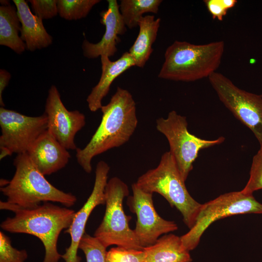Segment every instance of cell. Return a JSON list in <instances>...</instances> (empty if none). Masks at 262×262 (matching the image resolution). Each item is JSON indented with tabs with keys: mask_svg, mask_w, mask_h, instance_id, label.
Segmentation results:
<instances>
[{
	"mask_svg": "<svg viewBox=\"0 0 262 262\" xmlns=\"http://www.w3.org/2000/svg\"><path fill=\"white\" fill-rule=\"evenodd\" d=\"M100 109L102 118L95 132L84 148L76 150L77 162L87 173L92 170L94 157L128 142L138 124L136 104L126 89L117 87L109 102Z\"/></svg>",
	"mask_w": 262,
	"mask_h": 262,
	"instance_id": "obj_1",
	"label": "cell"
},
{
	"mask_svg": "<svg viewBox=\"0 0 262 262\" xmlns=\"http://www.w3.org/2000/svg\"><path fill=\"white\" fill-rule=\"evenodd\" d=\"M15 174L5 186L0 187L7 201L0 202L1 210L35 208L41 202H55L69 208L77 201L76 196L56 188L45 177L27 153L17 154L14 160Z\"/></svg>",
	"mask_w": 262,
	"mask_h": 262,
	"instance_id": "obj_2",
	"label": "cell"
},
{
	"mask_svg": "<svg viewBox=\"0 0 262 262\" xmlns=\"http://www.w3.org/2000/svg\"><path fill=\"white\" fill-rule=\"evenodd\" d=\"M15 215L7 217L1 228L10 233H26L37 237L45 248L43 262H58L61 255L57 250L59 235L71 225L76 212L49 202L31 209H16Z\"/></svg>",
	"mask_w": 262,
	"mask_h": 262,
	"instance_id": "obj_3",
	"label": "cell"
},
{
	"mask_svg": "<svg viewBox=\"0 0 262 262\" xmlns=\"http://www.w3.org/2000/svg\"><path fill=\"white\" fill-rule=\"evenodd\" d=\"M224 49L223 41L196 45L176 40L166 49L158 76L185 82L209 78L219 67Z\"/></svg>",
	"mask_w": 262,
	"mask_h": 262,
	"instance_id": "obj_4",
	"label": "cell"
},
{
	"mask_svg": "<svg viewBox=\"0 0 262 262\" xmlns=\"http://www.w3.org/2000/svg\"><path fill=\"white\" fill-rule=\"evenodd\" d=\"M143 191L162 196L181 213L185 225L191 229L195 224L202 204L188 192L185 181L169 151L161 156L158 165L140 176L135 182Z\"/></svg>",
	"mask_w": 262,
	"mask_h": 262,
	"instance_id": "obj_5",
	"label": "cell"
},
{
	"mask_svg": "<svg viewBox=\"0 0 262 262\" xmlns=\"http://www.w3.org/2000/svg\"><path fill=\"white\" fill-rule=\"evenodd\" d=\"M129 194L128 185L119 178L114 177L107 181L105 189V214L94 235L106 248L116 245L143 249L133 229L130 228L131 216L127 215L124 211L123 199Z\"/></svg>",
	"mask_w": 262,
	"mask_h": 262,
	"instance_id": "obj_6",
	"label": "cell"
},
{
	"mask_svg": "<svg viewBox=\"0 0 262 262\" xmlns=\"http://www.w3.org/2000/svg\"><path fill=\"white\" fill-rule=\"evenodd\" d=\"M187 127L186 117L174 110L169 113L166 118L160 117L156 120V129L167 139L169 151L185 181L199 151L220 144L225 140L222 136L214 140L201 139L190 133Z\"/></svg>",
	"mask_w": 262,
	"mask_h": 262,
	"instance_id": "obj_7",
	"label": "cell"
},
{
	"mask_svg": "<svg viewBox=\"0 0 262 262\" xmlns=\"http://www.w3.org/2000/svg\"><path fill=\"white\" fill-rule=\"evenodd\" d=\"M246 213L262 214V204L252 194L241 191L222 194L203 204L194 226L180 236L183 246L189 251L193 250L211 224L223 218Z\"/></svg>",
	"mask_w": 262,
	"mask_h": 262,
	"instance_id": "obj_8",
	"label": "cell"
},
{
	"mask_svg": "<svg viewBox=\"0 0 262 262\" xmlns=\"http://www.w3.org/2000/svg\"><path fill=\"white\" fill-rule=\"evenodd\" d=\"M209 80L220 100L241 123L248 128L262 147V95L236 86L222 74L215 72Z\"/></svg>",
	"mask_w": 262,
	"mask_h": 262,
	"instance_id": "obj_9",
	"label": "cell"
},
{
	"mask_svg": "<svg viewBox=\"0 0 262 262\" xmlns=\"http://www.w3.org/2000/svg\"><path fill=\"white\" fill-rule=\"evenodd\" d=\"M0 148L12 154L27 153L37 139L48 130L45 113L30 116L15 111L0 108Z\"/></svg>",
	"mask_w": 262,
	"mask_h": 262,
	"instance_id": "obj_10",
	"label": "cell"
},
{
	"mask_svg": "<svg viewBox=\"0 0 262 262\" xmlns=\"http://www.w3.org/2000/svg\"><path fill=\"white\" fill-rule=\"evenodd\" d=\"M131 188L133 194L129 197L128 204L130 211L136 215L133 230L143 248L154 244L162 234L178 229L174 221L165 220L157 213L152 193L143 191L135 183Z\"/></svg>",
	"mask_w": 262,
	"mask_h": 262,
	"instance_id": "obj_11",
	"label": "cell"
},
{
	"mask_svg": "<svg viewBox=\"0 0 262 262\" xmlns=\"http://www.w3.org/2000/svg\"><path fill=\"white\" fill-rule=\"evenodd\" d=\"M44 113L47 117L48 130L67 150H76L78 147L74 139L85 125L84 115L78 110H68L53 85L48 91Z\"/></svg>",
	"mask_w": 262,
	"mask_h": 262,
	"instance_id": "obj_12",
	"label": "cell"
},
{
	"mask_svg": "<svg viewBox=\"0 0 262 262\" xmlns=\"http://www.w3.org/2000/svg\"><path fill=\"white\" fill-rule=\"evenodd\" d=\"M109 170L110 166L105 161L98 162L93 190L82 207L76 212L70 226L65 231L71 237L70 246L61 255L66 262H81L82 258L77 254L79 243L85 233V226L90 214L97 206L105 204V189Z\"/></svg>",
	"mask_w": 262,
	"mask_h": 262,
	"instance_id": "obj_13",
	"label": "cell"
},
{
	"mask_svg": "<svg viewBox=\"0 0 262 262\" xmlns=\"http://www.w3.org/2000/svg\"><path fill=\"white\" fill-rule=\"evenodd\" d=\"M107 2V9L100 13V22L105 27L101 40L96 44L85 39L82 42L83 54L87 58L113 56L117 50L116 45L119 40L118 35L124 34L127 31L117 0H108Z\"/></svg>",
	"mask_w": 262,
	"mask_h": 262,
	"instance_id": "obj_14",
	"label": "cell"
},
{
	"mask_svg": "<svg viewBox=\"0 0 262 262\" xmlns=\"http://www.w3.org/2000/svg\"><path fill=\"white\" fill-rule=\"evenodd\" d=\"M27 153L44 176L62 169L70 158L68 150L48 130L37 139Z\"/></svg>",
	"mask_w": 262,
	"mask_h": 262,
	"instance_id": "obj_15",
	"label": "cell"
},
{
	"mask_svg": "<svg viewBox=\"0 0 262 262\" xmlns=\"http://www.w3.org/2000/svg\"><path fill=\"white\" fill-rule=\"evenodd\" d=\"M100 58L102 70L100 78L86 99L88 108L92 112L101 109L102 100L108 94L113 81L125 71L135 66L129 52H124L115 61H111L106 56H102Z\"/></svg>",
	"mask_w": 262,
	"mask_h": 262,
	"instance_id": "obj_16",
	"label": "cell"
},
{
	"mask_svg": "<svg viewBox=\"0 0 262 262\" xmlns=\"http://www.w3.org/2000/svg\"><path fill=\"white\" fill-rule=\"evenodd\" d=\"M13 2L21 24L20 37L26 49L33 51L50 45L52 37L45 28L43 20L32 12L25 0H13Z\"/></svg>",
	"mask_w": 262,
	"mask_h": 262,
	"instance_id": "obj_17",
	"label": "cell"
},
{
	"mask_svg": "<svg viewBox=\"0 0 262 262\" xmlns=\"http://www.w3.org/2000/svg\"><path fill=\"white\" fill-rule=\"evenodd\" d=\"M145 262H191L189 251L183 246L180 237L173 233L164 235L156 242L144 247Z\"/></svg>",
	"mask_w": 262,
	"mask_h": 262,
	"instance_id": "obj_18",
	"label": "cell"
},
{
	"mask_svg": "<svg viewBox=\"0 0 262 262\" xmlns=\"http://www.w3.org/2000/svg\"><path fill=\"white\" fill-rule=\"evenodd\" d=\"M161 18L155 19L153 15L142 16L138 20L139 31L129 52L132 57L135 66L143 68L153 51L152 46L155 42Z\"/></svg>",
	"mask_w": 262,
	"mask_h": 262,
	"instance_id": "obj_19",
	"label": "cell"
},
{
	"mask_svg": "<svg viewBox=\"0 0 262 262\" xmlns=\"http://www.w3.org/2000/svg\"><path fill=\"white\" fill-rule=\"evenodd\" d=\"M16 6L8 3L0 6V45L7 47L18 54L26 46L19 33L21 26Z\"/></svg>",
	"mask_w": 262,
	"mask_h": 262,
	"instance_id": "obj_20",
	"label": "cell"
},
{
	"mask_svg": "<svg viewBox=\"0 0 262 262\" xmlns=\"http://www.w3.org/2000/svg\"><path fill=\"white\" fill-rule=\"evenodd\" d=\"M161 0H121L119 11L126 26L131 29L138 26L139 19L146 13L157 14Z\"/></svg>",
	"mask_w": 262,
	"mask_h": 262,
	"instance_id": "obj_21",
	"label": "cell"
},
{
	"mask_svg": "<svg viewBox=\"0 0 262 262\" xmlns=\"http://www.w3.org/2000/svg\"><path fill=\"white\" fill-rule=\"evenodd\" d=\"M99 0H57L58 14L66 20H77L86 17Z\"/></svg>",
	"mask_w": 262,
	"mask_h": 262,
	"instance_id": "obj_22",
	"label": "cell"
},
{
	"mask_svg": "<svg viewBox=\"0 0 262 262\" xmlns=\"http://www.w3.org/2000/svg\"><path fill=\"white\" fill-rule=\"evenodd\" d=\"M85 255L86 262H106V247L95 236L85 233L79 245Z\"/></svg>",
	"mask_w": 262,
	"mask_h": 262,
	"instance_id": "obj_23",
	"label": "cell"
},
{
	"mask_svg": "<svg viewBox=\"0 0 262 262\" xmlns=\"http://www.w3.org/2000/svg\"><path fill=\"white\" fill-rule=\"evenodd\" d=\"M143 250L116 246L107 252L106 262H145Z\"/></svg>",
	"mask_w": 262,
	"mask_h": 262,
	"instance_id": "obj_24",
	"label": "cell"
},
{
	"mask_svg": "<svg viewBox=\"0 0 262 262\" xmlns=\"http://www.w3.org/2000/svg\"><path fill=\"white\" fill-rule=\"evenodd\" d=\"M260 189H262V147L253 157L249 179L241 191L246 194H252Z\"/></svg>",
	"mask_w": 262,
	"mask_h": 262,
	"instance_id": "obj_25",
	"label": "cell"
},
{
	"mask_svg": "<svg viewBox=\"0 0 262 262\" xmlns=\"http://www.w3.org/2000/svg\"><path fill=\"white\" fill-rule=\"evenodd\" d=\"M27 258L25 249L18 250L14 247L10 238L0 231V262H24Z\"/></svg>",
	"mask_w": 262,
	"mask_h": 262,
	"instance_id": "obj_26",
	"label": "cell"
},
{
	"mask_svg": "<svg viewBox=\"0 0 262 262\" xmlns=\"http://www.w3.org/2000/svg\"><path fill=\"white\" fill-rule=\"evenodd\" d=\"M34 14L41 19L53 18L58 14L57 0H30Z\"/></svg>",
	"mask_w": 262,
	"mask_h": 262,
	"instance_id": "obj_27",
	"label": "cell"
},
{
	"mask_svg": "<svg viewBox=\"0 0 262 262\" xmlns=\"http://www.w3.org/2000/svg\"><path fill=\"white\" fill-rule=\"evenodd\" d=\"M204 1L213 19L222 21L228 10L223 5L222 0H205Z\"/></svg>",
	"mask_w": 262,
	"mask_h": 262,
	"instance_id": "obj_28",
	"label": "cell"
},
{
	"mask_svg": "<svg viewBox=\"0 0 262 262\" xmlns=\"http://www.w3.org/2000/svg\"><path fill=\"white\" fill-rule=\"evenodd\" d=\"M11 78V75L7 71L1 69L0 70V104L1 107H4L2 95L4 89L8 84Z\"/></svg>",
	"mask_w": 262,
	"mask_h": 262,
	"instance_id": "obj_29",
	"label": "cell"
},
{
	"mask_svg": "<svg viewBox=\"0 0 262 262\" xmlns=\"http://www.w3.org/2000/svg\"><path fill=\"white\" fill-rule=\"evenodd\" d=\"M222 1L223 5L228 10L233 8L237 2L236 0H222Z\"/></svg>",
	"mask_w": 262,
	"mask_h": 262,
	"instance_id": "obj_30",
	"label": "cell"
}]
</instances>
